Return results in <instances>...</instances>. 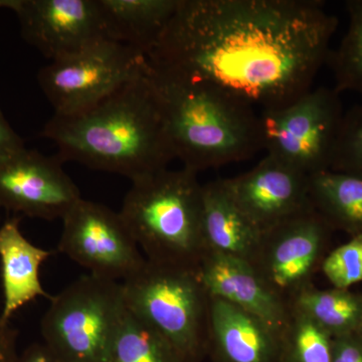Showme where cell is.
<instances>
[{
    "mask_svg": "<svg viewBox=\"0 0 362 362\" xmlns=\"http://www.w3.org/2000/svg\"><path fill=\"white\" fill-rule=\"evenodd\" d=\"M337 25L316 0H180L146 59L156 73L276 110L312 89Z\"/></svg>",
    "mask_w": 362,
    "mask_h": 362,
    "instance_id": "1",
    "label": "cell"
},
{
    "mask_svg": "<svg viewBox=\"0 0 362 362\" xmlns=\"http://www.w3.org/2000/svg\"><path fill=\"white\" fill-rule=\"evenodd\" d=\"M209 296L220 298L283 332L291 315L289 302L276 294L249 262L206 252L197 269Z\"/></svg>",
    "mask_w": 362,
    "mask_h": 362,
    "instance_id": "14",
    "label": "cell"
},
{
    "mask_svg": "<svg viewBox=\"0 0 362 362\" xmlns=\"http://www.w3.org/2000/svg\"><path fill=\"white\" fill-rule=\"evenodd\" d=\"M62 220L59 251L90 275L123 282L146 261L120 214L103 204L81 199Z\"/></svg>",
    "mask_w": 362,
    "mask_h": 362,
    "instance_id": "9",
    "label": "cell"
},
{
    "mask_svg": "<svg viewBox=\"0 0 362 362\" xmlns=\"http://www.w3.org/2000/svg\"><path fill=\"white\" fill-rule=\"evenodd\" d=\"M320 271L332 287L339 289L362 282V235H354L328 252Z\"/></svg>",
    "mask_w": 362,
    "mask_h": 362,
    "instance_id": "25",
    "label": "cell"
},
{
    "mask_svg": "<svg viewBox=\"0 0 362 362\" xmlns=\"http://www.w3.org/2000/svg\"><path fill=\"white\" fill-rule=\"evenodd\" d=\"M291 308L280 335V362H332L333 338L313 321Z\"/></svg>",
    "mask_w": 362,
    "mask_h": 362,
    "instance_id": "23",
    "label": "cell"
},
{
    "mask_svg": "<svg viewBox=\"0 0 362 362\" xmlns=\"http://www.w3.org/2000/svg\"><path fill=\"white\" fill-rule=\"evenodd\" d=\"M329 170L362 176V103L343 115Z\"/></svg>",
    "mask_w": 362,
    "mask_h": 362,
    "instance_id": "24",
    "label": "cell"
},
{
    "mask_svg": "<svg viewBox=\"0 0 362 362\" xmlns=\"http://www.w3.org/2000/svg\"><path fill=\"white\" fill-rule=\"evenodd\" d=\"M2 209V207H1V206H0V209Z\"/></svg>",
    "mask_w": 362,
    "mask_h": 362,
    "instance_id": "32",
    "label": "cell"
},
{
    "mask_svg": "<svg viewBox=\"0 0 362 362\" xmlns=\"http://www.w3.org/2000/svg\"><path fill=\"white\" fill-rule=\"evenodd\" d=\"M16 0H0V9L8 8L13 11L14 6H16Z\"/></svg>",
    "mask_w": 362,
    "mask_h": 362,
    "instance_id": "30",
    "label": "cell"
},
{
    "mask_svg": "<svg viewBox=\"0 0 362 362\" xmlns=\"http://www.w3.org/2000/svg\"><path fill=\"white\" fill-rule=\"evenodd\" d=\"M16 362H62L45 343H33L21 354Z\"/></svg>",
    "mask_w": 362,
    "mask_h": 362,
    "instance_id": "29",
    "label": "cell"
},
{
    "mask_svg": "<svg viewBox=\"0 0 362 362\" xmlns=\"http://www.w3.org/2000/svg\"><path fill=\"white\" fill-rule=\"evenodd\" d=\"M44 343L62 362H109L126 310L122 283L84 275L49 300Z\"/></svg>",
    "mask_w": 362,
    "mask_h": 362,
    "instance_id": "6",
    "label": "cell"
},
{
    "mask_svg": "<svg viewBox=\"0 0 362 362\" xmlns=\"http://www.w3.org/2000/svg\"><path fill=\"white\" fill-rule=\"evenodd\" d=\"M333 230L311 206L264 232L252 265L276 294L289 302L313 285Z\"/></svg>",
    "mask_w": 362,
    "mask_h": 362,
    "instance_id": "10",
    "label": "cell"
},
{
    "mask_svg": "<svg viewBox=\"0 0 362 362\" xmlns=\"http://www.w3.org/2000/svg\"><path fill=\"white\" fill-rule=\"evenodd\" d=\"M62 163L26 148L0 162V206L30 218H63L82 197Z\"/></svg>",
    "mask_w": 362,
    "mask_h": 362,
    "instance_id": "11",
    "label": "cell"
},
{
    "mask_svg": "<svg viewBox=\"0 0 362 362\" xmlns=\"http://www.w3.org/2000/svg\"><path fill=\"white\" fill-rule=\"evenodd\" d=\"M109 362H187L158 331L126 306Z\"/></svg>",
    "mask_w": 362,
    "mask_h": 362,
    "instance_id": "21",
    "label": "cell"
},
{
    "mask_svg": "<svg viewBox=\"0 0 362 362\" xmlns=\"http://www.w3.org/2000/svg\"><path fill=\"white\" fill-rule=\"evenodd\" d=\"M349 26L327 63L334 75L335 89L350 90L362 97V0L346 2Z\"/></svg>",
    "mask_w": 362,
    "mask_h": 362,
    "instance_id": "22",
    "label": "cell"
},
{
    "mask_svg": "<svg viewBox=\"0 0 362 362\" xmlns=\"http://www.w3.org/2000/svg\"><path fill=\"white\" fill-rule=\"evenodd\" d=\"M361 334H362V328H361Z\"/></svg>",
    "mask_w": 362,
    "mask_h": 362,
    "instance_id": "31",
    "label": "cell"
},
{
    "mask_svg": "<svg viewBox=\"0 0 362 362\" xmlns=\"http://www.w3.org/2000/svg\"><path fill=\"white\" fill-rule=\"evenodd\" d=\"M18 356V332L11 322L0 320V362H16Z\"/></svg>",
    "mask_w": 362,
    "mask_h": 362,
    "instance_id": "28",
    "label": "cell"
},
{
    "mask_svg": "<svg viewBox=\"0 0 362 362\" xmlns=\"http://www.w3.org/2000/svg\"><path fill=\"white\" fill-rule=\"evenodd\" d=\"M206 354L214 362H280V335L258 317L209 296Z\"/></svg>",
    "mask_w": 362,
    "mask_h": 362,
    "instance_id": "15",
    "label": "cell"
},
{
    "mask_svg": "<svg viewBox=\"0 0 362 362\" xmlns=\"http://www.w3.org/2000/svg\"><path fill=\"white\" fill-rule=\"evenodd\" d=\"M149 66V65H148ZM149 77L175 159L197 173L247 160L263 150L256 109L225 90L156 73Z\"/></svg>",
    "mask_w": 362,
    "mask_h": 362,
    "instance_id": "3",
    "label": "cell"
},
{
    "mask_svg": "<svg viewBox=\"0 0 362 362\" xmlns=\"http://www.w3.org/2000/svg\"><path fill=\"white\" fill-rule=\"evenodd\" d=\"M121 283L131 312L158 331L187 362L202 361L206 354L211 300L197 269L146 259Z\"/></svg>",
    "mask_w": 362,
    "mask_h": 362,
    "instance_id": "5",
    "label": "cell"
},
{
    "mask_svg": "<svg viewBox=\"0 0 362 362\" xmlns=\"http://www.w3.org/2000/svg\"><path fill=\"white\" fill-rule=\"evenodd\" d=\"M25 149V142L7 122L0 110V162Z\"/></svg>",
    "mask_w": 362,
    "mask_h": 362,
    "instance_id": "27",
    "label": "cell"
},
{
    "mask_svg": "<svg viewBox=\"0 0 362 362\" xmlns=\"http://www.w3.org/2000/svg\"><path fill=\"white\" fill-rule=\"evenodd\" d=\"M259 114L268 156L307 175L329 170L344 115L335 88L311 89L288 106Z\"/></svg>",
    "mask_w": 362,
    "mask_h": 362,
    "instance_id": "7",
    "label": "cell"
},
{
    "mask_svg": "<svg viewBox=\"0 0 362 362\" xmlns=\"http://www.w3.org/2000/svg\"><path fill=\"white\" fill-rule=\"evenodd\" d=\"M309 197L314 209L333 230L362 235V176L324 170L309 175Z\"/></svg>",
    "mask_w": 362,
    "mask_h": 362,
    "instance_id": "19",
    "label": "cell"
},
{
    "mask_svg": "<svg viewBox=\"0 0 362 362\" xmlns=\"http://www.w3.org/2000/svg\"><path fill=\"white\" fill-rule=\"evenodd\" d=\"M21 37L52 61L107 40L98 0H16Z\"/></svg>",
    "mask_w": 362,
    "mask_h": 362,
    "instance_id": "12",
    "label": "cell"
},
{
    "mask_svg": "<svg viewBox=\"0 0 362 362\" xmlns=\"http://www.w3.org/2000/svg\"><path fill=\"white\" fill-rule=\"evenodd\" d=\"M180 0H98L107 40L148 56Z\"/></svg>",
    "mask_w": 362,
    "mask_h": 362,
    "instance_id": "18",
    "label": "cell"
},
{
    "mask_svg": "<svg viewBox=\"0 0 362 362\" xmlns=\"http://www.w3.org/2000/svg\"><path fill=\"white\" fill-rule=\"evenodd\" d=\"M263 233L226 192L223 178L202 185V237L206 252L252 264Z\"/></svg>",
    "mask_w": 362,
    "mask_h": 362,
    "instance_id": "17",
    "label": "cell"
},
{
    "mask_svg": "<svg viewBox=\"0 0 362 362\" xmlns=\"http://www.w3.org/2000/svg\"><path fill=\"white\" fill-rule=\"evenodd\" d=\"M20 218L0 225V265H1L4 308L0 320L9 322L11 317L26 304L39 297L51 300L40 281V267L51 252L35 246L26 239L20 228Z\"/></svg>",
    "mask_w": 362,
    "mask_h": 362,
    "instance_id": "16",
    "label": "cell"
},
{
    "mask_svg": "<svg viewBox=\"0 0 362 362\" xmlns=\"http://www.w3.org/2000/svg\"><path fill=\"white\" fill-rule=\"evenodd\" d=\"M148 70L142 52L120 42L100 40L40 69L37 81L56 115L89 108Z\"/></svg>",
    "mask_w": 362,
    "mask_h": 362,
    "instance_id": "8",
    "label": "cell"
},
{
    "mask_svg": "<svg viewBox=\"0 0 362 362\" xmlns=\"http://www.w3.org/2000/svg\"><path fill=\"white\" fill-rule=\"evenodd\" d=\"M223 182L262 233L312 206L309 175L268 154L247 173Z\"/></svg>",
    "mask_w": 362,
    "mask_h": 362,
    "instance_id": "13",
    "label": "cell"
},
{
    "mask_svg": "<svg viewBox=\"0 0 362 362\" xmlns=\"http://www.w3.org/2000/svg\"><path fill=\"white\" fill-rule=\"evenodd\" d=\"M332 362H362V334L333 338Z\"/></svg>",
    "mask_w": 362,
    "mask_h": 362,
    "instance_id": "26",
    "label": "cell"
},
{
    "mask_svg": "<svg viewBox=\"0 0 362 362\" xmlns=\"http://www.w3.org/2000/svg\"><path fill=\"white\" fill-rule=\"evenodd\" d=\"M42 136L59 148L62 161L135 181L168 168L175 159L156 90L146 73L97 104L71 115H56Z\"/></svg>",
    "mask_w": 362,
    "mask_h": 362,
    "instance_id": "2",
    "label": "cell"
},
{
    "mask_svg": "<svg viewBox=\"0 0 362 362\" xmlns=\"http://www.w3.org/2000/svg\"><path fill=\"white\" fill-rule=\"evenodd\" d=\"M289 305L332 338L361 333L362 293L334 287L321 290L311 285L290 299Z\"/></svg>",
    "mask_w": 362,
    "mask_h": 362,
    "instance_id": "20",
    "label": "cell"
},
{
    "mask_svg": "<svg viewBox=\"0 0 362 362\" xmlns=\"http://www.w3.org/2000/svg\"><path fill=\"white\" fill-rule=\"evenodd\" d=\"M119 214L146 259L197 269L206 254L197 173L165 168L132 181Z\"/></svg>",
    "mask_w": 362,
    "mask_h": 362,
    "instance_id": "4",
    "label": "cell"
}]
</instances>
